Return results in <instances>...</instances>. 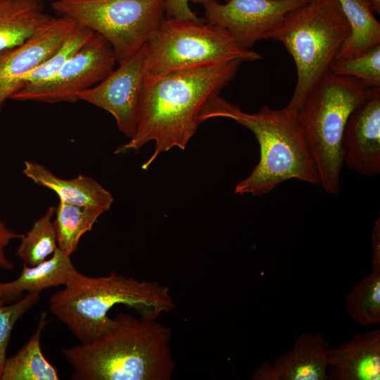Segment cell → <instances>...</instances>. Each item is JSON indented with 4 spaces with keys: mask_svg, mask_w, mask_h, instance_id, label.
I'll return each instance as SVG.
<instances>
[{
    "mask_svg": "<svg viewBox=\"0 0 380 380\" xmlns=\"http://www.w3.org/2000/svg\"><path fill=\"white\" fill-rule=\"evenodd\" d=\"M70 256L58 247L51 258L36 265L23 264L20 274L12 281L14 289L23 295L24 291L40 293L45 289L65 285L76 270Z\"/></svg>",
    "mask_w": 380,
    "mask_h": 380,
    "instance_id": "ffe728a7",
    "label": "cell"
},
{
    "mask_svg": "<svg viewBox=\"0 0 380 380\" xmlns=\"http://www.w3.org/2000/svg\"><path fill=\"white\" fill-rule=\"evenodd\" d=\"M350 27V33L336 58H350L380 44V23L370 0H337Z\"/></svg>",
    "mask_w": 380,
    "mask_h": 380,
    "instance_id": "d6986e66",
    "label": "cell"
},
{
    "mask_svg": "<svg viewBox=\"0 0 380 380\" xmlns=\"http://www.w3.org/2000/svg\"><path fill=\"white\" fill-rule=\"evenodd\" d=\"M372 270L380 271V217L376 220L372 234Z\"/></svg>",
    "mask_w": 380,
    "mask_h": 380,
    "instance_id": "f1b7e54d",
    "label": "cell"
},
{
    "mask_svg": "<svg viewBox=\"0 0 380 380\" xmlns=\"http://www.w3.org/2000/svg\"><path fill=\"white\" fill-rule=\"evenodd\" d=\"M374 12L379 14L380 13V0H370Z\"/></svg>",
    "mask_w": 380,
    "mask_h": 380,
    "instance_id": "4dcf8cb0",
    "label": "cell"
},
{
    "mask_svg": "<svg viewBox=\"0 0 380 380\" xmlns=\"http://www.w3.org/2000/svg\"><path fill=\"white\" fill-rule=\"evenodd\" d=\"M103 213L98 209L59 201L53 221L58 247L70 255L73 254L82 236L91 230Z\"/></svg>",
    "mask_w": 380,
    "mask_h": 380,
    "instance_id": "44dd1931",
    "label": "cell"
},
{
    "mask_svg": "<svg viewBox=\"0 0 380 380\" xmlns=\"http://www.w3.org/2000/svg\"><path fill=\"white\" fill-rule=\"evenodd\" d=\"M147 44V43H146ZM146 44L132 57L119 64L102 81L78 95L110 113L119 130L129 139L135 133L141 89L144 77Z\"/></svg>",
    "mask_w": 380,
    "mask_h": 380,
    "instance_id": "8fae6325",
    "label": "cell"
},
{
    "mask_svg": "<svg viewBox=\"0 0 380 380\" xmlns=\"http://www.w3.org/2000/svg\"><path fill=\"white\" fill-rule=\"evenodd\" d=\"M328 380H379L380 330L355 334L328 350Z\"/></svg>",
    "mask_w": 380,
    "mask_h": 380,
    "instance_id": "9a60e30c",
    "label": "cell"
},
{
    "mask_svg": "<svg viewBox=\"0 0 380 380\" xmlns=\"http://www.w3.org/2000/svg\"><path fill=\"white\" fill-rule=\"evenodd\" d=\"M23 234L15 232L9 228L0 218V268L5 270H11L14 264L6 254V248L13 239H20Z\"/></svg>",
    "mask_w": 380,
    "mask_h": 380,
    "instance_id": "83f0119b",
    "label": "cell"
},
{
    "mask_svg": "<svg viewBox=\"0 0 380 380\" xmlns=\"http://www.w3.org/2000/svg\"><path fill=\"white\" fill-rule=\"evenodd\" d=\"M51 18L42 0H0V51L22 44Z\"/></svg>",
    "mask_w": 380,
    "mask_h": 380,
    "instance_id": "e0dca14e",
    "label": "cell"
},
{
    "mask_svg": "<svg viewBox=\"0 0 380 380\" xmlns=\"http://www.w3.org/2000/svg\"><path fill=\"white\" fill-rule=\"evenodd\" d=\"M241 62L222 61L158 76L144 74L135 133L114 153L137 152L153 141V153L141 165L146 170L163 153L185 150L201 124L203 107L235 77Z\"/></svg>",
    "mask_w": 380,
    "mask_h": 380,
    "instance_id": "6da1fadb",
    "label": "cell"
},
{
    "mask_svg": "<svg viewBox=\"0 0 380 380\" xmlns=\"http://www.w3.org/2000/svg\"><path fill=\"white\" fill-rule=\"evenodd\" d=\"M51 6L104 37L119 64L138 52L165 18L163 0H56Z\"/></svg>",
    "mask_w": 380,
    "mask_h": 380,
    "instance_id": "ba28073f",
    "label": "cell"
},
{
    "mask_svg": "<svg viewBox=\"0 0 380 380\" xmlns=\"http://www.w3.org/2000/svg\"><path fill=\"white\" fill-rule=\"evenodd\" d=\"M39 299V293L27 292L25 297L12 303L0 305V380L12 330L17 321Z\"/></svg>",
    "mask_w": 380,
    "mask_h": 380,
    "instance_id": "484cf974",
    "label": "cell"
},
{
    "mask_svg": "<svg viewBox=\"0 0 380 380\" xmlns=\"http://www.w3.org/2000/svg\"><path fill=\"white\" fill-rule=\"evenodd\" d=\"M190 1L202 3L208 0H163L165 13L167 18L196 21L202 20L191 9L189 5Z\"/></svg>",
    "mask_w": 380,
    "mask_h": 380,
    "instance_id": "4316f807",
    "label": "cell"
},
{
    "mask_svg": "<svg viewBox=\"0 0 380 380\" xmlns=\"http://www.w3.org/2000/svg\"><path fill=\"white\" fill-rule=\"evenodd\" d=\"M77 24L65 15L51 17L24 42L0 51V113L6 101L17 91L18 80L53 55Z\"/></svg>",
    "mask_w": 380,
    "mask_h": 380,
    "instance_id": "7c38bea8",
    "label": "cell"
},
{
    "mask_svg": "<svg viewBox=\"0 0 380 380\" xmlns=\"http://www.w3.org/2000/svg\"><path fill=\"white\" fill-rule=\"evenodd\" d=\"M21 297L22 294L15 290L12 281L0 282V305L12 303Z\"/></svg>",
    "mask_w": 380,
    "mask_h": 380,
    "instance_id": "f546056e",
    "label": "cell"
},
{
    "mask_svg": "<svg viewBox=\"0 0 380 380\" xmlns=\"http://www.w3.org/2000/svg\"><path fill=\"white\" fill-rule=\"evenodd\" d=\"M158 318L120 313L103 334L62 350L73 380H169L175 363L169 328Z\"/></svg>",
    "mask_w": 380,
    "mask_h": 380,
    "instance_id": "7a4b0ae2",
    "label": "cell"
},
{
    "mask_svg": "<svg viewBox=\"0 0 380 380\" xmlns=\"http://www.w3.org/2000/svg\"><path fill=\"white\" fill-rule=\"evenodd\" d=\"M308 0H216L202 2L205 21L225 29L236 44L251 49L273 33L292 11Z\"/></svg>",
    "mask_w": 380,
    "mask_h": 380,
    "instance_id": "30bf717a",
    "label": "cell"
},
{
    "mask_svg": "<svg viewBox=\"0 0 380 380\" xmlns=\"http://www.w3.org/2000/svg\"><path fill=\"white\" fill-rule=\"evenodd\" d=\"M327 340L319 334H300L291 349L273 363L265 362L252 376L253 380H328Z\"/></svg>",
    "mask_w": 380,
    "mask_h": 380,
    "instance_id": "5bb4252c",
    "label": "cell"
},
{
    "mask_svg": "<svg viewBox=\"0 0 380 380\" xmlns=\"http://www.w3.org/2000/svg\"><path fill=\"white\" fill-rule=\"evenodd\" d=\"M117 58L110 43L94 32L91 37L50 79L26 86L10 99L49 103H74L80 93L102 81L113 70Z\"/></svg>",
    "mask_w": 380,
    "mask_h": 380,
    "instance_id": "9c48e42d",
    "label": "cell"
},
{
    "mask_svg": "<svg viewBox=\"0 0 380 380\" xmlns=\"http://www.w3.org/2000/svg\"><path fill=\"white\" fill-rule=\"evenodd\" d=\"M47 323L46 314L42 312L33 335L17 353L6 358L1 380L60 379L57 369L41 349V336Z\"/></svg>",
    "mask_w": 380,
    "mask_h": 380,
    "instance_id": "ac0fdd59",
    "label": "cell"
},
{
    "mask_svg": "<svg viewBox=\"0 0 380 380\" xmlns=\"http://www.w3.org/2000/svg\"><path fill=\"white\" fill-rule=\"evenodd\" d=\"M93 34L92 30L78 23L53 55L18 80L17 91L24 87L39 84L52 77Z\"/></svg>",
    "mask_w": 380,
    "mask_h": 380,
    "instance_id": "cb8c5ba5",
    "label": "cell"
},
{
    "mask_svg": "<svg viewBox=\"0 0 380 380\" xmlns=\"http://www.w3.org/2000/svg\"><path fill=\"white\" fill-rule=\"evenodd\" d=\"M348 315L363 326L380 323V271L372 272L357 281L345 301Z\"/></svg>",
    "mask_w": 380,
    "mask_h": 380,
    "instance_id": "7402d4cb",
    "label": "cell"
},
{
    "mask_svg": "<svg viewBox=\"0 0 380 380\" xmlns=\"http://www.w3.org/2000/svg\"><path fill=\"white\" fill-rule=\"evenodd\" d=\"M23 173L34 184L54 191L63 203L98 209L104 213L114 201L112 194L89 176L79 175L72 179H63L43 165L28 160L24 162Z\"/></svg>",
    "mask_w": 380,
    "mask_h": 380,
    "instance_id": "2e32d148",
    "label": "cell"
},
{
    "mask_svg": "<svg viewBox=\"0 0 380 380\" xmlns=\"http://www.w3.org/2000/svg\"><path fill=\"white\" fill-rule=\"evenodd\" d=\"M369 88L356 78L330 70L298 110L319 184L329 194L339 193L345 127Z\"/></svg>",
    "mask_w": 380,
    "mask_h": 380,
    "instance_id": "8992f818",
    "label": "cell"
},
{
    "mask_svg": "<svg viewBox=\"0 0 380 380\" xmlns=\"http://www.w3.org/2000/svg\"><path fill=\"white\" fill-rule=\"evenodd\" d=\"M64 286L51 296L49 310L82 344L93 341L112 326L113 319L108 312L116 305H125L141 317L153 318L175 308L167 286L115 272L91 277L76 270Z\"/></svg>",
    "mask_w": 380,
    "mask_h": 380,
    "instance_id": "3957f363",
    "label": "cell"
},
{
    "mask_svg": "<svg viewBox=\"0 0 380 380\" xmlns=\"http://www.w3.org/2000/svg\"><path fill=\"white\" fill-rule=\"evenodd\" d=\"M342 149L348 168L366 176L380 173V87H370L350 114Z\"/></svg>",
    "mask_w": 380,
    "mask_h": 380,
    "instance_id": "4fadbf2b",
    "label": "cell"
},
{
    "mask_svg": "<svg viewBox=\"0 0 380 380\" xmlns=\"http://www.w3.org/2000/svg\"><path fill=\"white\" fill-rule=\"evenodd\" d=\"M214 115L215 118L232 119L250 129L260 146V160L249 175L236 185V194L265 195L293 179L319 184L315 164L297 110L263 106L255 113H247L222 99Z\"/></svg>",
    "mask_w": 380,
    "mask_h": 380,
    "instance_id": "277c9868",
    "label": "cell"
},
{
    "mask_svg": "<svg viewBox=\"0 0 380 380\" xmlns=\"http://www.w3.org/2000/svg\"><path fill=\"white\" fill-rule=\"evenodd\" d=\"M330 70L356 78L369 87H380V44L357 56L335 59Z\"/></svg>",
    "mask_w": 380,
    "mask_h": 380,
    "instance_id": "d4e9b609",
    "label": "cell"
},
{
    "mask_svg": "<svg viewBox=\"0 0 380 380\" xmlns=\"http://www.w3.org/2000/svg\"><path fill=\"white\" fill-rule=\"evenodd\" d=\"M350 33L337 0H308L286 16L271 39L284 45L296 68V84L287 107L299 109L330 71Z\"/></svg>",
    "mask_w": 380,
    "mask_h": 380,
    "instance_id": "5b68a950",
    "label": "cell"
},
{
    "mask_svg": "<svg viewBox=\"0 0 380 380\" xmlns=\"http://www.w3.org/2000/svg\"><path fill=\"white\" fill-rule=\"evenodd\" d=\"M260 54L239 46L224 28L200 21L164 18L146 44L144 72L158 76L222 61H256Z\"/></svg>",
    "mask_w": 380,
    "mask_h": 380,
    "instance_id": "52a82bcc",
    "label": "cell"
},
{
    "mask_svg": "<svg viewBox=\"0 0 380 380\" xmlns=\"http://www.w3.org/2000/svg\"><path fill=\"white\" fill-rule=\"evenodd\" d=\"M56 207H49L36 220L32 228L20 238L16 255L28 266L36 265L47 259L58 248L56 234L52 220Z\"/></svg>",
    "mask_w": 380,
    "mask_h": 380,
    "instance_id": "603a6c76",
    "label": "cell"
}]
</instances>
